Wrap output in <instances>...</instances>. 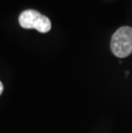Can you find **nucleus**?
Wrapping results in <instances>:
<instances>
[{"mask_svg":"<svg viewBox=\"0 0 132 133\" xmlns=\"http://www.w3.org/2000/svg\"><path fill=\"white\" fill-rule=\"evenodd\" d=\"M112 53L117 58L128 57L132 52V28L124 26L117 29L111 41Z\"/></svg>","mask_w":132,"mask_h":133,"instance_id":"nucleus-1","label":"nucleus"},{"mask_svg":"<svg viewBox=\"0 0 132 133\" xmlns=\"http://www.w3.org/2000/svg\"><path fill=\"white\" fill-rule=\"evenodd\" d=\"M19 23L23 29H33L43 34L49 32L52 29L50 19L34 10H27L22 12L19 16Z\"/></svg>","mask_w":132,"mask_h":133,"instance_id":"nucleus-2","label":"nucleus"},{"mask_svg":"<svg viewBox=\"0 0 132 133\" xmlns=\"http://www.w3.org/2000/svg\"><path fill=\"white\" fill-rule=\"evenodd\" d=\"M3 91H4V85H3V83H2V82L0 81V95H2V93Z\"/></svg>","mask_w":132,"mask_h":133,"instance_id":"nucleus-3","label":"nucleus"}]
</instances>
